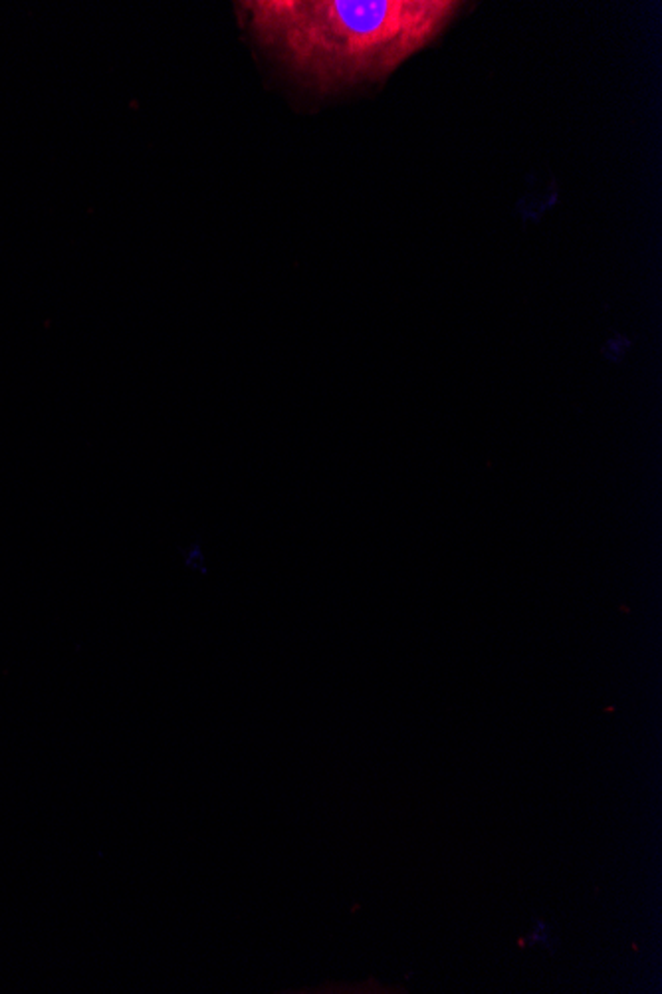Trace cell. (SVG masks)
<instances>
[{"mask_svg":"<svg viewBox=\"0 0 662 994\" xmlns=\"http://www.w3.org/2000/svg\"><path fill=\"white\" fill-rule=\"evenodd\" d=\"M453 0H254L249 35L301 84L338 92L381 82L448 26Z\"/></svg>","mask_w":662,"mask_h":994,"instance_id":"obj_1","label":"cell"},{"mask_svg":"<svg viewBox=\"0 0 662 994\" xmlns=\"http://www.w3.org/2000/svg\"><path fill=\"white\" fill-rule=\"evenodd\" d=\"M525 945H534V947H542L545 948V951L549 955H555L557 953V935L554 933L552 927H549L544 919H534V927L530 935L524 939Z\"/></svg>","mask_w":662,"mask_h":994,"instance_id":"obj_2","label":"cell"},{"mask_svg":"<svg viewBox=\"0 0 662 994\" xmlns=\"http://www.w3.org/2000/svg\"><path fill=\"white\" fill-rule=\"evenodd\" d=\"M183 562H185L187 568L195 569V572L205 574L207 572V556H205L203 546H200L199 542L185 546V548H183Z\"/></svg>","mask_w":662,"mask_h":994,"instance_id":"obj_3","label":"cell"}]
</instances>
